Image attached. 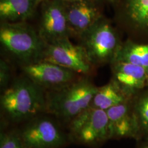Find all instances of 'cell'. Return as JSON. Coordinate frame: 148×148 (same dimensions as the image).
Masks as SVG:
<instances>
[{"label":"cell","instance_id":"1","mask_svg":"<svg viewBox=\"0 0 148 148\" xmlns=\"http://www.w3.org/2000/svg\"><path fill=\"white\" fill-rule=\"evenodd\" d=\"M46 106L44 89L26 76L14 79L1 95V110L13 122L32 120L46 111Z\"/></svg>","mask_w":148,"mask_h":148},{"label":"cell","instance_id":"2","mask_svg":"<svg viewBox=\"0 0 148 148\" xmlns=\"http://www.w3.org/2000/svg\"><path fill=\"white\" fill-rule=\"evenodd\" d=\"M98 88L87 79H75L46 93V111L65 121H71L90 106Z\"/></svg>","mask_w":148,"mask_h":148},{"label":"cell","instance_id":"3","mask_svg":"<svg viewBox=\"0 0 148 148\" xmlns=\"http://www.w3.org/2000/svg\"><path fill=\"white\" fill-rule=\"evenodd\" d=\"M0 42L8 53L24 65L42 61L47 43L25 21H2L0 27Z\"/></svg>","mask_w":148,"mask_h":148},{"label":"cell","instance_id":"4","mask_svg":"<svg viewBox=\"0 0 148 148\" xmlns=\"http://www.w3.org/2000/svg\"><path fill=\"white\" fill-rule=\"evenodd\" d=\"M79 37L92 64L112 63L121 45L116 32L101 18Z\"/></svg>","mask_w":148,"mask_h":148},{"label":"cell","instance_id":"5","mask_svg":"<svg viewBox=\"0 0 148 148\" xmlns=\"http://www.w3.org/2000/svg\"><path fill=\"white\" fill-rule=\"evenodd\" d=\"M42 60L57 64L80 74L88 73L92 65L84 48L80 45L72 43L69 37L47 44Z\"/></svg>","mask_w":148,"mask_h":148},{"label":"cell","instance_id":"6","mask_svg":"<svg viewBox=\"0 0 148 148\" xmlns=\"http://www.w3.org/2000/svg\"><path fill=\"white\" fill-rule=\"evenodd\" d=\"M19 134L26 148H57L66 142L57 125L46 117H36L29 120Z\"/></svg>","mask_w":148,"mask_h":148},{"label":"cell","instance_id":"7","mask_svg":"<svg viewBox=\"0 0 148 148\" xmlns=\"http://www.w3.org/2000/svg\"><path fill=\"white\" fill-rule=\"evenodd\" d=\"M38 34L47 44L70 37L67 18L63 2L59 0L43 2Z\"/></svg>","mask_w":148,"mask_h":148},{"label":"cell","instance_id":"8","mask_svg":"<svg viewBox=\"0 0 148 148\" xmlns=\"http://www.w3.org/2000/svg\"><path fill=\"white\" fill-rule=\"evenodd\" d=\"M25 75L43 89L51 90L66 85L75 79L76 73L57 64L40 61L24 65Z\"/></svg>","mask_w":148,"mask_h":148},{"label":"cell","instance_id":"9","mask_svg":"<svg viewBox=\"0 0 148 148\" xmlns=\"http://www.w3.org/2000/svg\"><path fill=\"white\" fill-rule=\"evenodd\" d=\"M64 4L71 35L79 37L101 18L92 0H78Z\"/></svg>","mask_w":148,"mask_h":148},{"label":"cell","instance_id":"10","mask_svg":"<svg viewBox=\"0 0 148 148\" xmlns=\"http://www.w3.org/2000/svg\"><path fill=\"white\" fill-rule=\"evenodd\" d=\"M113 82L126 95H132L148 85V71L143 67L123 62H114Z\"/></svg>","mask_w":148,"mask_h":148},{"label":"cell","instance_id":"11","mask_svg":"<svg viewBox=\"0 0 148 148\" xmlns=\"http://www.w3.org/2000/svg\"><path fill=\"white\" fill-rule=\"evenodd\" d=\"M109 120V138L134 137L140 129L137 117L126 102L106 110Z\"/></svg>","mask_w":148,"mask_h":148},{"label":"cell","instance_id":"12","mask_svg":"<svg viewBox=\"0 0 148 148\" xmlns=\"http://www.w3.org/2000/svg\"><path fill=\"white\" fill-rule=\"evenodd\" d=\"M76 138L80 143L88 145L109 138V120L106 110L91 107L89 118Z\"/></svg>","mask_w":148,"mask_h":148},{"label":"cell","instance_id":"13","mask_svg":"<svg viewBox=\"0 0 148 148\" xmlns=\"http://www.w3.org/2000/svg\"><path fill=\"white\" fill-rule=\"evenodd\" d=\"M37 7L36 0H0V17L2 21H25L32 18Z\"/></svg>","mask_w":148,"mask_h":148},{"label":"cell","instance_id":"14","mask_svg":"<svg viewBox=\"0 0 148 148\" xmlns=\"http://www.w3.org/2000/svg\"><path fill=\"white\" fill-rule=\"evenodd\" d=\"M125 14L134 29L148 34V0H125Z\"/></svg>","mask_w":148,"mask_h":148},{"label":"cell","instance_id":"15","mask_svg":"<svg viewBox=\"0 0 148 148\" xmlns=\"http://www.w3.org/2000/svg\"><path fill=\"white\" fill-rule=\"evenodd\" d=\"M114 62H123L139 65L148 73V44H137L127 41L121 45Z\"/></svg>","mask_w":148,"mask_h":148},{"label":"cell","instance_id":"16","mask_svg":"<svg viewBox=\"0 0 148 148\" xmlns=\"http://www.w3.org/2000/svg\"><path fill=\"white\" fill-rule=\"evenodd\" d=\"M126 97L112 82L98 88L90 106L106 111L112 106L126 102Z\"/></svg>","mask_w":148,"mask_h":148},{"label":"cell","instance_id":"17","mask_svg":"<svg viewBox=\"0 0 148 148\" xmlns=\"http://www.w3.org/2000/svg\"><path fill=\"white\" fill-rule=\"evenodd\" d=\"M135 113L140 128L148 134V93L142 97L138 101Z\"/></svg>","mask_w":148,"mask_h":148},{"label":"cell","instance_id":"18","mask_svg":"<svg viewBox=\"0 0 148 148\" xmlns=\"http://www.w3.org/2000/svg\"><path fill=\"white\" fill-rule=\"evenodd\" d=\"M0 148H26L19 133L16 132L1 133Z\"/></svg>","mask_w":148,"mask_h":148},{"label":"cell","instance_id":"19","mask_svg":"<svg viewBox=\"0 0 148 148\" xmlns=\"http://www.w3.org/2000/svg\"><path fill=\"white\" fill-rule=\"evenodd\" d=\"M91 107L89 106L73 118L70 123V131L72 136L76 137L90 116Z\"/></svg>","mask_w":148,"mask_h":148},{"label":"cell","instance_id":"20","mask_svg":"<svg viewBox=\"0 0 148 148\" xmlns=\"http://www.w3.org/2000/svg\"><path fill=\"white\" fill-rule=\"evenodd\" d=\"M11 79V70L8 65L4 60H1L0 63V86L2 91L9 86Z\"/></svg>","mask_w":148,"mask_h":148},{"label":"cell","instance_id":"21","mask_svg":"<svg viewBox=\"0 0 148 148\" xmlns=\"http://www.w3.org/2000/svg\"><path fill=\"white\" fill-rule=\"evenodd\" d=\"M63 3H68V2H74L76 1H78V0H59Z\"/></svg>","mask_w":148,"mask_h":148},{"label":"cell","instance_id":"22","mask_svg":"<svg viewBox=\"0 0 148 148\" xmlns=\"http://www.w3.org/2000/svg\"><path fill=\"white\" fill-rule=\"evenodd\" d=\"M46 0H36V5H38L40 3H41V2H43L44 1H45Z\"/></svg>","mask_w":148,"mask_h":148},{"label":"cell","instance_id":"23","mask_svg":"<svg viewBox=\"0 0 148 148\" xmlns=\"http://www.w3.org/2000/svg\"><path fill=\"white\" fill-rule=\"evenodd\" d=\"M106 1H108V2H115L117 1V0H106Z\"/></svg>","mask_w":148,"mask_h":148},{"label":"cell","instance_id":"24","mask_svg":"<svg viewBox=\"0 0 148 148\" xmlns=\"http://www.w3.org/2000/svg\"><path fill=\"white\" fill-rule=\"evenodd\" d=\"M143 148H148V144H146V145H145L143 147Z\"/></svg>","mask_w":148,"mask_h":148},{"label":"cell","instance_id":"25","mask_svg":"<svg viewBox=\"0 0 148 148\" xmlns=\"http://www.w3.org/2000/svg\"></svg>","mask_w":148,"mask_h":148}]
</instances>
